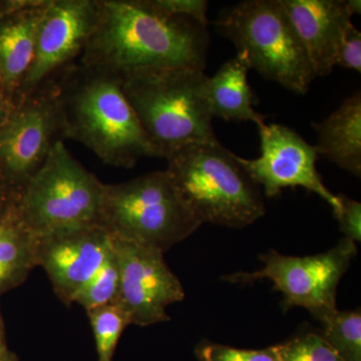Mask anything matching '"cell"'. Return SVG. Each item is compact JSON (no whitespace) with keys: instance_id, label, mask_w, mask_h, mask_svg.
Here are the masks:
<instances>
[{"instance_id":"obj_1","label":"cell","mask_w":361,"mask_h":361,"mask_svg":"<svg viewBox=\"0 0 361 361\" xmlns=\"http://www.w3.org/2000/svg\"><path fill=\"white\" fill-rule=\"evenodd\" d=\"M207 26L166 13L154 0H99L80 65L122 77L153 68L205 70Z\"/></svg>"},{"instance_id":"obj_2","label":"cell","mask_w":361,"mask_h":361,"mask_svg":"<svg viewBox=\"0 0 361 361\" xmlns=\"http://www.w3.org/2000/svg\"><path fill=\"white\" fill-rule=\"evenodd\" d=\"M66 139L89 148L106 165L130 169L159 158L118 75L80 65L56 78Z\"/></svg>"},{"instance_id":"obj_3","label":"cell","mask_w":361,"mask_h":361,"mask_svg":"<svg viewBox=\"0 0 361 361\" xmlns=\"http://www.w3.org/2000/svg\"><path fill=\"white\" fill-rule=\"evenodd\" d=\"M120 78L159 158L167 160L187 147L218 141L209 103V77L203 71L144 68Z\"/></svg>"},{"instance_id":"obj_4","label":"cell","mask_w":361,"mask_h":361,"mask_svg":"<svg viewBox=\"0 0 361 361\" xmlns=\"http://www.w3.org/2000/svg\"><path fill=\"white\" fill-rule=\"evenodd\" d=\"M167 161L166 172L201 224L243 229L264 216L260 187L219 141L187 147Z\"/></svg>"},{"instance_id":"obj_5","label":"cell","mask_w":361,"mask_h":361,"mask_svg":"<svg viewBox=\"0 0 361 361\" xmlns=\"http://www.w3.org/2000/svg\"><path fill=\"white\" fill-rule=\"evenodd\" d=\"M249 68L297 94L316 78L307 52L280 0H246L214 23Z\"/></svg>"},{"instance_id":"obj_6","label":"cell","mask_w":361,"mask_h":361,"mask_svg":"<svg viewBox=\"0 0 361 361\" xmlns=\"http://www.w3.org/2000/svg\"><path fill=\"white\" fill-rule=\"evenodd\" d=\"M102 225L118 237L165 253L200 228L166 171L106 185Z\"/></svg>"},{"instance_id":"obj_7","label":"cell","mask_w":361,"mask_h":361,"mask_svg":"<svg viewBox=\"0 0 361 361\" xmlns=\"http://www.w3.org/2000/svg\"><path fill=\"white\" fill-rule=\"evenodd\" d=\"M104 188L106 184L71 155L65 142H58L16 199V212L37 236L102 225Z\"/></svg>"},{"instance_id":"obj_8","label":"cell","mask_w":361,"mask_h":361,"mask_svg":"<svg viewBox=\"0 0 361 361\" xmlns=\"http://www.w3.org/2000/svg\"><path fill=\"white\" fill-rule=\"evenodd\" d=\"M356 255L355 242L345 237L324 253L304 257L285 256L270 249L259 256L264 265L260 270L233 273L222 280L232 284H248L269 279L273 282V291L283 296L282 310L303 307L320 322L337 310L339 282Z\"/></svg>"},{"instance_id":"obj_9","label":"cell","mask_w":361,"mask_h":361,"mask_svg":"<svg viewBox=\"0 0 361 361\" xmlns=\"http://www.w3.org/2000/svg\"><path fill=\"white\" fill-rule=\"evenodd\" d=\"M65 139L56 78L14 102L0 128V179L14 200Z\"/></svg>"},{"instance_id":"obj_10","label":"cell","mask_w":361,"mask_h":361,"mask_svg":"<svg viewBox=\"0 0 361 361\" xmlns=\"http://www.w3.org/2000/svg\"><path fill=\"white\" fill-rule=\"evenodd\" d=\"M111 239L120 274L113 303L130 324L146 327L169 322L168 306L184 300L185 290L163 252L116 236Z\"/></svg>"},{"instance_id":"obj_11","label":"cell","mask_w":361,"mask_h":361,"mask_svg":"<svg viewBox=\"0 0 361 361\" xmlns=\"http://www.w3.org/2000/svg\"><path fill=\"white\" fill-rule=\"evenodd\" d=\"M99 0H51L40 21L32 66L16 99L75 65L96 28Z\"/></svg>"},{"instance_id":"obj_12","label":"cell","mask_w":361,"mask_h":361,"mask_svg":"<svg viewBox=\"0 0 361 361\" xmlns=\"http://www.w3.org/2000/svg\"><path fill=\"white\" fill-rule=\"evenodd\" d=\"M258 129L260 156L253 160L237 156V161L253 182L263 188L265 196L274 198L286 188L301 187L327 202L336 214L341 207L338 197L323 184L316 168L319 155L315 147L285 126L264 123Z\"/></svg>"},{"instance_id":"obj_13","label":"cell","mask_w":361,"mask_h":361,"mask_svg":"<svg viewBox=\"0 0 361 361\" xmlns=\"http://www.w3.org/2000/svg\"><path fill=\"white\" fill-rule=\"evenodd\" d=\"M111 235L103 225H87L37 236V266L49 275L56 296L66 305L103 265Z\"/></svg>"},{"instance_id":"obj_14","label":"cell","mask_w":361,"mask_h":361,"mask_svg":"<svg viewBox=\"0 0 361 361\" xmlns=\"http://www.w3.org/2000/svg\"><path fill=\"white\" fill-rule=\"evenodd\" d=\"M307 52L316 77L336 66L338 45L351 23L346 0H280Z\"/></svg>"},{"instance_id":"obj_15","label":"cell","mask_w":361,"mask_h":361,"mask_svg":"<svg viewBox=\"0 0 361 361\" xmlns=\"http://www.w3.org/2000/svg\"><path fill=\"white\" fill-rule=\"evenodd\" d=\"M49 1H0V85L13 103L32 66L39 23Z\"/></svg>"},{"instance_id":"obj_16","label":"cell","mask_w":361,"mask_h":361,"mask_svg":"<svg viewBox=\"0 0 361 361\" xmlns=\"http://www.w3.org/2000/svg\"><path fill=\"white\" fill-rule=\"evenodd\" d=\"M317 133L318 155L324 156L346 172L361 176V94L356 92L336 111L320 123Z\"/></svg>"},{"instance_id":"obj_17","label":"cell","mask_w":361,"mask_h":361,"mask_svg":"<svg viewBox=\"0 0 361 361\" xmlns=\"http://www.w3.org/2000/svg\"><path fill=\"white\" fill-rule=\"evenodd\" d=\"M249 70L246 59L237 54L214 77H209L208 97L213 118L246 121L258 127L265 123L266 116L254 110L253 92L247 80Z\"/></svg>"},{"instance_id":"obj_18","label":"cell","mask_w":361,"mask_h":361,"mask_svg":"<svg viewBox=\"0 0 361 361\" xmlns=\"http://www.w3.org/2000/svg\"><path fill=\"white\" fill-rule=\"evenodd\" d=\"M35 267L37 235L21 221L13 202L0 219V295L20 286Z\"/></svg>"},{"instance_id":"obj_19","label":"cell","mask_w":361,"mask_h":361,"mask_svg":"<svg viewBox=\"0 0 361 361\" xmlns=\"http://www.w3.org/2000/svg\"><path fill=\"white\" fill-rule=\"evenodd\" d=\"M320 331L325 341L345 361H361V311L334 310L325 316Z\"/></svg>"},{"instance_id":"obj_20","label":"cell","mask_w":361,"mask_h":361,"mask_svg":"<svg viewBox=\"0 0 361 361\" xmlns=\"http://www.w3.org/2000/svg\"><path fill=\"white\" fill-rule=\"evenodd\" d=\"M87 313L96 341L97 361H113L123 330L130 324L129 318L114 303Z\"/></svg>"},{"instance_id":"obj_21","label":"cell","mask_w":361,"mask_h":361,"mask_svg":"<svg viewBox=\"0 0 361 361\" xmlns=\"http://www.w3.org/2000/svg\"><path fill=\"white\" fill-rule=\"evenodd\" d=\"M118 283L120 274L111 239V250L103 265L82 287V290L78 292L73 303H78L84 307L87 312L106 304L113 303L118 293Z\"/></svg>"},{"instance_id":"obj_22","label":"cell","mask_w":361,"mask_h":361,"mask_svg":"<svg viewBox=\"0 0 361 361\" xmlns=\"http://www.w3.org/2000/svg\"><path fill=\"white\" fill-rule=\"evenodd\" d=\"M277 348L280 361H345L320 332H301Z\"/></svg>"},{"instance_id":"obj_23","label":"cell","mask_w":361,"mask_h":361,"mask_svg":"<svg viewBox=\"0 0 361 361\" xmlns=\"http://www.w3.org/2000/svg\"><path fill=\"white\" fill-rule=\"evenodd\" d=\"M198 361H280L277 345L263 349H242L203 341L195 348Z\"/></svg>"},{"instance_id":"obj_24","label":"cell","mask_w":361,"mask_h":361,"mask_svg":"<svg viewBox=\"0 0 361 361\" xmlns=\"http://www.w3.org/2000/svg\"><path fill=\"white\" fill-rule=\"evenodd\" d=\"M337 197L341 207L334 216L338 221L339 229L345 238L357 243L361 240V204L344 194Z\"/></svg>"},{"instance_id":"obj_25","label":"cell","mask_w":361,"mask_h":361,"mask_svg":"<svg viewBox=\"0 0 361 361\" xmlns=\"http://www.w3.org/2000/svg\"><path fill=\"white\" fill-rule=\"evenodd\" d=\"M336 66L361 71V33L353 23L346 28L338 45Z\"/></svg>"},{"instance_id":"obj_26","label":"cell","mask_w":361,"mask_h":361,"mask_svg":"<svg viewBox=\"0 0 361 361\" xmlns=\"http://www.w3.org/2000/svg\"><path fill=\"white\" fill-rule=\"evenodd\" d=\"M157 6L166 13L185 16L208 25V1L206 0H154Z\"/></svg>"},{"instance_id":"obj_27","label":"cell","mask_w":361,"mask_h":361,"mask_svg":"<svg viewBox=\"0 0 361 361\" xmlns=\"http://www.w3.org/2000/svg\"><path fill=\"white\" fill-rule=\"evenodd\" d=\"M13 99L7 94L6 90L0 85V128L6 123V118L13 110Z\"/></svg>"},{"instance_id":"obj_28","label":"cell","mask_w":361,"mask_h":361,"mask_svg":"<svg viewBox=\"0 0 361 361\" xmlns=\"http://www.w3.org/2000/svg\"><path fill=\"white\" fill-rule=\"evenodd\" d=\"M13 202H16V200H14L13 196L9 193L8 189H7L4 180L0 179V219L4 217L7 209L9 208V206H11Z\"/></svg>"},{"instance_id":"obj_29","label":"cell","mask_w":361,"mask_h":361,"mask_svg":"<svg viewBox=\"0 0 361 361\" xmlns=\"http://www.w3.org/2000/svg\"><path fill=\"white\" fill-rule=\"evenodd\" d=\"M0 361H20L13 351L6 348L0 350Z\"/></svg>"},{"instance_id":"obj_30","label":"cell","mask_w":361,"mask_h":361,"mask_svg":"<svg viewBox=\"0 0 361 361\" xmlns=\"http://www.w3.org/2000/svg\"><path fill=\"white\" fill-rule=\"evenodd\" d=\"M346 4H348V6L349 11H351V13L353 14H360L361 13V1L360 0H346Z\"/></svg>"},{"instance_id":"obj_31","label":"cell","mask_w":361,"mask_h":361,"mask_svg":"<svg viewBox=\"0 0 361 361\" xmlns=\"http://www.w3.org/2000/svg\"><path fill=\"white\" fill-rule=\"evenodd\" d=\"M7 348L6 343V337H4V322H2L1 316H0V350Z\"/></svg>"}]
</instances>
